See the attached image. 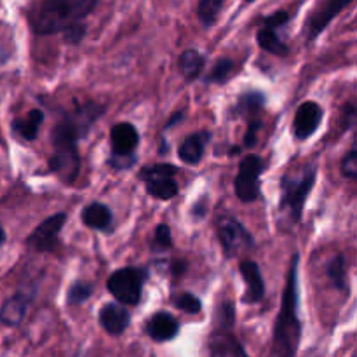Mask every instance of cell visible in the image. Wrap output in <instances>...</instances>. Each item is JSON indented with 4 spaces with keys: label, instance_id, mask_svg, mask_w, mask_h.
Wrapping results in <instances>:
<instances>
[{
    "label": "cell",
    "instance_id": "cell-16",
    "mask_svg": "<svg viewBox=\"0 0 357 357\" xmlns=\"http://www.w3.org/2000/svg\"><path fill=\"white\" fill-rule=\"evenodd\" d=\"M208 352L209 356L222 357V356H239L246 357L248 352L246 349L241 345V342L234 337V331L229 328H213L211 335H209L208 340Z\"/></svg>",
    "mask_w": 357,
    "mask_h": 357
},
{
    "label": "cell",
    "instance_id": "cell-1",
    "mask_svg": "<svg viewBox=\"0 0 357 357\" xmlns=\"http://www.w3.org/2000/svg\"><path fill=\"white\" fill-rule=\"evenodd\" d=\"M298 265L300 255L295 253L289 264L284 291H282L281 309L274 324L272 335V352L281 356H295L302 338V323L298 317Z\"/></svg>",
    "mask_w": 357,
    "mask_h": 357
},
{
    "label": "cell",
    "instance_id": "cell-17",
    "mask_svg": "<svg viewBox=\"0 0 357 357\" xmlns=\"http://www.w3.org/2000/svg\"><path fill=\"white\" fill-rule=\"evenodd\" d=\"M352 2H354V0H328L317 13L312 14V17H310L309 23H307V38H309L310 42L316 40V38L326 30L328 24H330L345 7L351 6Z\"/></svg>",
    "mask_w": 357,
    "mask_h": 357
},
{
    "label": "cell",
    "instance_id": "cell-29",
    "mask_svg": "<svg viewBox=\"0 0 357 357\" xmlns=\"http://www.w3.org/2000/svg\"><path fill=\"white\" fill-rule=\"evenodd\" d=\"M234 324H236V307H234L230 300H225V302H222L216 307L215 326L234 330Z\"/></svg>",
    "mask_w": 357,
    "mask_h": 357
},
{
    "label": "cell",
    "instance_id": "cell-14",
    "mask_svg": "<svg viewBox=\"0 0 357 357\" xmlns=\"http://www.w3.org/2000/svg\"><path fill=\"white\" fill-rule=\"evenodd\" d=\"M98 321L103 331L110 337H121L131 324V314L122 303L110 302L105 303L98 314Z\"/></svg>",
    "mask_w": 357,
    "mask_h": 357
},
{
    "label": "cell",
    "instance_id": "cell-35",
    "mask_svg": "<svg viewBox=\"0 0 357 357\" xmlns=\"http://www.w3.org/2000/svg\"><path fill=\"white\" fill-rule=\"evenodd\" d=\"M289 21V14L286 13V10H278V13L274 14H268V16H264L260 20V23L264 24V26H268V28H279L282 26V24H286Z\"/></svg>",
    "mask_w": 357,
    "mask_h": 357
},
{
    "label": "cell",
    "instance_id": "cell-15",
    "mask_svg": "<svg viewBox=\"0 0 357 357\" xmlns=\"http://www.w3.org/2000/svg\"><path fill=\"white\" fill-rule=\"evenodd\" d=\"M239 272L243 281L246 282V293L243 295V302L248 305H257L265 298V281L260 267L253 260H243L239 264Z\"/></svg>",
    "mask_w": 357,
    "mask_h": 357
},
{
    "label": "cell",
    "instance_id": "cell-23",
    "mask_svg": "<svg viewBox=\"0 0 357 357\" xmlns=\"http://www.w3.org/2000/svg\"><path fill=\"white\" fill-rule=\"evenodd\" d=\"M206 65V58L197 49H187L180 54L178 59V70L187 82H194L199 79Z\"/></svg>",
    "mask_w": 357,
    "mask_h": 357
},
{
    "label": "cell",
    "instance_id": "cell-3",
    "mask_svg": "<svg viewBox=\"0 0 357 357\" xmlns=\"http://www.w3.org/2000/svg\"><path fill=\"white\" fill-rule=\"evenodd\" d=\"M107 112V107L94 101L77 105L73 110L65 112L51 131V145H77L86 138L93 126Z\"/></svg>",
    "mask_w": 357,
    "mask_h": 357
},
{
    "label": "cell",
    "instance_id": "cell-11",
    "mask_svg": "<svg viewBox=\"0 0 357 357\" xmlns=\"http://www.w3.org/2000/svg\"><path fill=\"white\" fill-rule=\"evenodd\" d=\"M324 112L323 107L316 101H303L298 107L295 114V121H293V132L295 138L300 142H305L310 136L316 135L319 129L321 122H323Z\"/></svg>",
    "mask_w": 357,
    "mask_h": 357
},
{
    "label": "cell",
    "instance_id": "cell-41",
    "mask_svg": "<svg viewBox=\"0 0 357 357\" xmlns=\"http://www.w3.org/2000/svg\"><path fill=\"white\" fill-rule=\"evenodd\" d=\"M246 2H255V0H246Z\"/></svg>",
    "mask_w": 357,
    "mask_h": 357
},
{
    "label": "cell",
    "instance_id": "cell-21",
    "mask_svg": "<svg viewBox=\"0 0 357 357\" xmlns=\"http://www.w3.org/2000/svg\"><path fill=\"white\" fill-rule=\"evenodd\" d=\"M80 216H82L84 225L93 230H101V232L110 230L112 223H114V215H112L110 208L100 201L89 202L82 209V215Z\"/></svg>",
    "mask_w": 357,
    "mask_h": 357
},
{
    "label": "cell",
    "instance_id": "cell-12",
    "mask_svg": "<svg viewBox=\"0 0 357 357\" xmlns=\"http://www.w3.org/2000/svg\"><path fill=\"white\" fill-rule=\"evenodd\" d=\"M139 135L138 129L131 122H119L110 131V155L112 157H132L136 155Z\"/></svg>",
    "mask_w": 357,
    "mask_h": 357
},
{
    "label": "cell",
    "instance_id": "cell-22",
    "mask_svg": "<svg viewBox=\"0 0 357 357\" xmlns=\"http://www.w3.org/2000/svg\"><path fill=\"white\" fill-rule=\"evenodd\" d=\"M42 124H44V112L33 108L24 117L14 119L10 129H13L14 135L23 138L24 142H33V139H37Z\"/></svg>",
    "mask_w": 357,
    "mask_h": 357
},
{
    "label": "cell",
    "instance_id": "cell-27",
    "mask_svg": "<svg viewBox=\"0 0 357 357\" xmlns=\"http://www.w3.org/2000/svg\"><path fill=\"white\" fill-rule=\"evenodd\" d=\"M223 3H225V0H199V21L206 28H211L216 23V20H218L220 13H222Z\"/></svg>",
    "mask_w": 357,
    "mask_h": 357
},
{
    "label": "cell",
    "instance_id": "cell-31",
    "mask_svg": "<svg viewBox=\"0 0 357 357\" xmlns=\"http://www.w3.org/2000/svg\"><path fill=\"white\" fill-rule=\"evenodd\" d=\"M173 248V236H171V229L166 223H159L155 227V232H153V241H152V250L153 251H164L171 250Z\"/></svg>",
    "mask_w": 357,
    "mask_h": 357
},
{
    "label": "cell",
    "instance_id": "cell-26",
    "mask_svg": "<svg viewBox=\"0 0 357 357\" xmlns=\"http://www.w3.org/2000/svg\"><path fill=\"white\" fill-rule=\"evenodd\" d=\"M234 68H236V63H234L232 58H227V56L218 58L216 59L215 65H213L211 72L206 75L204 82L206 84H227L229 82L230 75H232Z\"/></svg>",
    "mask_w": 357,
    "mask_h": 357
},
{
    "label": "cell",
    "instance_id": "cell-39",
    "mask_svg": "<svg viewBox=\"0 0 357 357\" xmlns=\"http://www.w3.org/2000/svg\"><path fill=\"white\" fill-rule=\"evenodd\" d=\"M6 241H7V236H6V232H3L2 225H0V246H2V244L6 243Z\"/></svg>",
    "mask_w": 357,
    "mask_h": 357
},
{
    "label": "cell",
    "instance_id": "cell-33",
    "mask_svg": "<svg viewBox=\"0 0 357 357\" xmlns=\"http://www.w3.org/2000/svg\"><path fill=\"white\" fill-rule=\"evenodd\" d=\"M342 176L347 178V180H356L357 178V149L352 146L347 153L342 159Z\"/></svg>",
    "mask_w": 357,
    "mask_h": 357
},
{
    "label": "cell",
    "instance_id": "cell-2",
    "mask_svg": "<svg viewBox=\"0 0 357 357\" xmlns=\"http://www.w3.org/2000/svg\"><path fill=\"white\" fill-rule=\"evenodd\" d=\"M100 0H42L31 16V30L37 35L61 33L66 26L84 21Z\"/></svg>",
    "mask_w": 357,
    "mask_h": 357
},
{
    "label": "cell",
    "instance_id": "cell-38",
    "mask_svg": "<svg viewBox=\"0 0 357 357\" xmlns=\"http://www.w3.org/2000/svg\"><path fill=\"white\" fill-rule=\"evenodd\" d=\"M190 215H192V218L195 220V222H197V220H202L206 216V204H202V201H197L194 204V208H192V211H190Z\"/></svg>",
    "mask_w": 357,
    "mask_h": 357
},
{
    "label": "cell",
    "instance_id": "cell-34",
    "mask_svg": "<svg viewBox=\"0 0 357 357\" xmlns=\"http://www.w3.org/2000/svg\"><path fill=\"white\" fill-rule=\"evenodd\" d=\"M261 129V121L258 117H251L248 119V128H246V135H244V142L243 146L244 149H253L257 146L258 143V131Z\"/></svg>",
    "mask_w": 357,
    "mask_h": 357
},
{
    "label": "cell",
    "instance_id": "cell-18",
    "mask_svg": "<svg viewBox=\"0 0 357 357\" xmlns=\"http://www.w3.org/2000/svg\"><path fill=\"white\" fill-rule=\"evenodd\" d=\"M33 298L35 289H31L30 293L17 291L10 298H7L3 302L2 309H0V321H2V324H6V326H20Z\"/></svg>",
    "mask_w": 357,
    "mask_h": 357
},
{
    "label": "cell",
    "instance_id": "cell-6",
    "mask_svg": "<svg viewBox=\"0 0 357 357\" xmlns=\"http://www.w3.org/2000/svg\"><path fill=\"white\" fill-rule=\"evenodd\" d=\"M180 173L176 166L167 162L145 166L139 169L138 178L145 183L146 194L159 201H171L180 194V185L174 180V176Z\"/></svg>",
    "mask_w": 357,
    "mask_h": 357
},
{
    "label": "cell",
    "instance_id": "cell-4",
    "mask_svg": "<svg viewBox=\"0 0 357 357\" xmlns=\"http://www.w3.org/2000/svg\"><path fill=\"white\" fill-rule=\"evenodd\" d=\"M317 180V166L307 164L298 174H284L281 178V199L279 209L289 216L291 223H300L305 202Z\"/></svg>",
    "mask_w": 357,
    "mask_h": 357
},
{
    "label": "cell",
    "instance_id": "cell-28",
    "mask_svg": "<svg viewBox=\"0 0 357 357\" xmlns=\"http://www.w3.org/2000/svg\"><path fill=\"white\" fill-rule=\"evenodd\" d=\"M94 284L89 281H75L70 284L68 291H66V303L70 307L80 305V303L87 302L93 296Z\"/></svg>",
    "mask_w": 357,
    "mask_h": 357
},
{
    "label": "cell",
    "instance_id": "cell-8",
    "mask_svg": "<svg viewBox=\"0 0 357 357\" xmlns=\"http://www.w3.org/2000/svg\"><path fill=\"white\" fill-rule=\"evenodd\" d=\"M216 236H218L220 244L225 257H234L237 251L244 250V248H253L255 239L246 227L234 216H222L216 222Z\"/></svg>",
    "mask_w": 357,
    "mask_h": 357
},
{
    "label": "cell",
    "instance_id": "cell-9",
    "mask_svg": "<svg viewBox=\"0 0 357 357\" xmlns=\"http://www.w3.org/2000/svg\"><path fill=\"white\" fill-rule=\"evenodd\" d=\"M66 213H56L47 216L42 223H38L33 232L26 237V246L37 253H51L56 250L59 241V232L66 223Z\"/></svg>",
    "mask_w": 357,
    "mask_h": 357
},
{
    "label": "cell",
    "instance_id": "cell-24",
    "mask_svg": "<svg viewBox=\"0 0 357 357\" xmlns=\"http://www.w3.org/2000/svg\"><path fill=\"white\" fill-rule=\"evenodd\" d=\"M326 275L330 279L331 286L337 291H347V258L344 253H338L328 261L326 265Z\"/></svg>",
    "mask_w": 357,
    "mask_h": 357
},
{
    "label": "cell",
    "instance_id": "cell-30",
    "mask_svg": "<svg viewBox=\"0 0 357 357\" xmlns=\"http://www.w3.org/2000/svg\"><path fill=\"white\" fill-rule=\"evenodd\" d=\"M173 303L178 310H181V312L185 314H190V316L199 314L202 310L201 298L195 296L194 293H181V295L174 296Z\"/></svg>",
    "mask_w": 357,
    "mask_h": 357
},
{
    "label": "cell",
    "instance_id": "cell-7",
    "mask_svg": "<svg viewBox=\"0 0 357 357\" xmlns=\"http://www.w3.org/2000/svg\"><path fill=\"white\" fill-rule=\"evenodd\" d=\"M265 169V160L257 153H250L239 162V171L234 180V190L237 199L244 204H250L260 199L261 181L260 176Z\"/></svg>",
    "mask_w": 357,
    "mask_h": 357
},
{
    "label": "cell",
    "instance_id": "cell-10",
    "mask_svg": "<svg viewBox=\"0 0 357 357\" xmlns=\"http://www.w3.org/2000/svg\"><path fill=\"white\" fill-rule=\"evenodd\" d=\"M49 171L63 183H75L80 174V153L77 145H52Z\"/></svg>",
    "mask_w": 357,
    "mask_h": 357
},
{
    "label": "cell",
    "instance_id": "cell-36",
    "mask_svg": "<svg viewBox=\"0 0 357 357\" xmlns=\"http://www.w3.org/2000/svg\"><path fill=\"white\" fill-rule=\"evenodd\" d=\"M356 124V107L352 101H349L347 105L344 107V129H351L352 126Z\"/></svg>",
    "mask_w": 357,
    "mask_h": 357
},
{
    "label": "cell",
    "instance_id": "cell-32",
    "mask_svg": "<svg viewBox=\"0 0 357 357\" xmlns=\"http://www.w3.org/2000/svg\"><path fill=\"white\" fill-rule=\"evenodd\" d=\"M61 33H63V40H65L66 44L79 45L80 42L84 40V37H86L87 26L86 23H82V21H77V23H72L70 26H66Z\"/></svg>",
    "mask_w": 357,
    "mask_h": 357
},
{
    "label": "cell",
    "instance_id": "cell-40",
    "mask_svg": "<svg viewBox=\"0 0 357 357\" xmlns=\"http://www.w3.org/2000/svg\"><path fill=\"white\" fill-rule=\"evenodd\" d=\"M241 146H232V149H230V152H229V155H237V153H241Z\"/></svg>",
    "mask_w": 357,
    "mask_h": 357
},
{
    "label": "cell",
    "instance_id": "cell-37",
    "mask_svg": "<svg viewBox=\"0 0 357 357\" xmlns=\"http://www.w3.org/2000/svg\"><path fill=\"white\" fill-rule=\"evenodd\" d=\"M183 119H185V110H180V112H176V114H173L169 117V121L166 122V126H164V131H169V129H173L174 126L180 124Z\"/></svg>",
    "mask_w": 357,
    "mask_h": 357
},
{
    "label": "cell",
    "instance_id": "cell-19",
    "mask_svg": "<svg viewBox=\"0 0 357 357\" xmlns=\"http://www.w3.org/2000/svg\"><path fill=\"white\" fill-rule=\"evenodd\" d=\"M211 142V132L209 131H197L194 135L183 139V143L178 149V157L181 162L188 164V166H197L202 160L206 152V146Z\"/></svg>",
    "mask_w": 357,
    "mask_h": 357
},
{
    "label": "cell",
    "instance_id": "cell-13",
    "mask_svg": "<svg viewBox=\"0 0 357 357\" xmlns=\"http://www.w3.org/2000/svg\"><path fill=\"white\" fill-rule=\"evenodd\" d=\"M145 333L157 344H166L180 335V321L167 310H159L146 321Z\"/></svg>",
    "mask_w": 357,
    "mask_h": 357
},
{
    "label": "cell",
    "instance_id": "cell-25",
    "mask_svg": "<svg viewBox=\"0 0 357 357\" xmlns=\"http://www.w3.org/2000/svg\"><path fill=\"white\" fill-rule=\"evenodd\" d=\"M257 44L260 45L264 51L271 52V54H275V56H281V58H284V56L289 54V47L278 37L274 28H268V26L260 28V30L257 31Z\"/></svg>",
    "mask_w": 357,
    "mask_h": 357
},
{
    "label": "cell",
    "instance_id": "cell-5",
    "mask_svg": "<svg viewBox=\"0 0 357 357\" xmlns=\"http://www.w3.org/2000/svg\"><path fill=\"white\" fill-rule=\"evenodd\" d=\"M149 278V268L145 267H122L108 278L107 289L122 305H138Z\"/></svg>",
    "mask_w": 357,
    "mask_h": 357
},
{
    "label": "cell",
    "instance_id": "cell-20",
    "mask_svg": "<svg viewBox=\"0 0 357 357\" xmlns=\"http://www.w3.org/2000/svg\"><path fill=\"white\" fill-rule=\"evenodd\" d=\"M265 101H267V98H265L264 91H244L234 103L230 115H232V119H246V121L251 117H257L258 112L265 107Z\"/></svg>",
    "mask_w": 357,
    "mask_h": 357
}]
</instances>
